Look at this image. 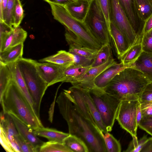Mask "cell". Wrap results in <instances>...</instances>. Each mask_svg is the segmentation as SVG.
<instances>
[{
	"instance_id": "6da1fadb",
	"label": "cell",
	"mask_w": 152,
	"mask_h": 152,
	"mask_svg": "<svg viewBox=\"0 0 152 152\" xmlns=\"http://www.w3.org/2000/svg\"><path fill=\"white\" fill-rule=\"evenodd\" d=\"M56 102L60 113L67 122L69 134L83 141L89 152H107L103 133L81 114L63 91L60 94Z\"/></svg>"
},
{
	"instance_id": "7a4b0ae2",
	"label": "cell",
	"mask_w": 152,
	"mask_h": 152,
	"mask_svg": "<svg viewBox=\"0 0 152 152\" xmlns=\"http://www.w3.org/2000/svg\"><path fill=\"white\" fill-rule=\"evenodd\" d=\"M151 82L140 71L127 67L118 73L103 90L121 101L138 100Z\"/></svg>"
},
{
	"instance_id": "3957f363",
	"label": "cell",
	"mask_w": 152,
	"mask_h": 152,
	"mask_svg": "<svg viewBox=\"0 0 152 152\" xmlns=\"http://www.w3.org/2000/svg\"><path fill=\"white\" fill-rule=\"evenodd\" d=\"M0 102L4 113L14 115L29 128L44 127L12 78Z\"/></svg>"
},
{
	"instance_id": "277c9868",
	"label": "cell",
	"mask_w": 152,
	"mask_h": 152,
	"mask_svg": "<svg viewBox=\"0 0 152 152\" xmlns=\"http://www.w3.org/2000/svg\"><path fill=\"white\" fill-rule=\"evenodd\" d=\"M36 61L22 58L16 62L33 100L35 113L40 119L41 101L48 86L38 73L35 66Z\"/></svg>"
},
{
	"instance_id": "5b68a950",
	"label": "cell",
	"mask_w": 152,
	"mask_h": 152,
	"mask_svg": "<svg viewBox=\"0 0 152 152\" xmlns=\"http://www.w3.org/2000/svg\"><path fill=\"white\" fill-rule=\"evenodd\" d=\"M49 4L54 18L72 32L82 44L92 49L99 50L101 48L102 45L92 34L84 22L74 18L64 6Z\"/></svg>"
},
{
	"instance_id": "8992f818",
	"label": "cell",
	"mask_w": 152,
	"mask_h": 152,
	"mask_svg": "<svg viewBox=\"0 0 152 152\" xmlns=\"http://www.w3.org/2000/svg\"><path fill=\"white\" fill-rule=\"evenodd\" d=\"M89 91L107 132H111L121 101L96 88Z\"/></svg>"
},
{
	"instance_id": "52a82bcc",
	"label": "cell",
	"mask_w": 152,
	"mask_h": 152,
	"mask_svg": "<svg viewBox=\"0 0 152 152\" xmlns=\"http://www.w3.org/2000/svg\"><path fill=\"white\" fill-rule=\"evenodd\" d=\"M84 22L102 46L110 43V30L103 13L96 0H92Z\"/></svg>"
},
{
	"instance_id": "ba28073f",
	"label": "cell",
	"mask_w": 152,
	"mask_h": 152,
	"mask_svg": "<svg viewBox=\"0 0 152 152\" xmlns=\"http://www.w3.org/2000/svg\"><path fill=\"white\" fill-rule=\"evenodd\" d=\"M139 103L138 100L121 101L116 115V119L121 126L132 137L137 135V110Z\"/></svg>"
},
{
	"instance_id": "9c48e42d",
	"label": "cell",
	"mask_w": 152,
	"mask_h": 152,
	"mask_svg": "<svg viewBox=\"0 0 152 152\" xmlns=\"http://www.w3.org/2000/svg\"><path fill=\"white\" fill-rule=\"evenodd\" d=\"M110 22L114 23L127 40L130 48L136 44V36L128 17L118 0H110Z\"/></svg>"
},
{
	"instance_id": "30bf717a",
	"label": "cell",
	"mask_w": 152,
	"mask_h": 152,
	"mask_svg": "<svg viewBox=\"0 0 152 152\" xmlns=\"http://www.w3.org/2000/svg\"><path fill=\"white\" fill-rule=\"evenodd\" d=\"M117 63L112 56L104 64L91 67L82 76L70 80L67 83H70L73 86L91 90L96 88L94 81L96 77L106 69Z\"/></svg>"
},
{
	"instance_id": "8fae6325",
	"label": "cell",
	"mask_w": 152,
	"mask_h": 152,
	"mask_svg": "<svg viewBox=\"0 0 152 152\" xmlns=\"http://www.w3.org/2000/svg\"><path fill=\"white\" fill-rule=\"evenodd\" d=\"M35 65L39 75L48 87L60 82L64 70L67 66L49 62L39 63L36 61Z\"/></svg>"
},
{
	"instance_id": "7c38bea8",
	"label": "cell",
	"mask_w": 152,
	"mask_h": 152,
	"mask_svg": "<svg viewBox=\"0 0 152 152\" xmlns=\"http://www.w3.org/2000/svg\"><path fill=\"white\" fill-rule=\"evenodd\" d=\"M125 12L132 28L136 36V43H141L143 35L144 23L139 18L137 13L134 0H118Z\"/></svg>"
},
{
	"instance_id": "4fadbf2b",
	"label": "cell",
	"mask_w": 152,
	"mask_h": 152,
	"mask_svg": "<svg viewBox=\"0 0 152 152\" xmlns=\"http://www.w3.org/2000/svg\"><path fill=\"white\" fill-rule=\"evenodd\" d=\"M63 91L81 114L94 124L97 126L82 94L80 88L72 86L68 90H64Z\"/></svg>"
},
{
	"instance_id": "5bb4252c",
	"label": "cell",
	"mask_w": 152,
	"mask_h": 152,
	"mask_svg": "<svg viewBox=\"0 0 152 152\" xmlns=\"http://www.w3.org/2000/svg\"><path fill=\"white\" fill-rule=\"evenodd\" d=\"M65 36L69 46V52L88 58L93 61L98 50L91 49L84 46L74 34L66 27Z\"/></svg>"
},
{
	"instance_id": "9a60e30c",
	"label": "cell",
	"mask_w": 152,
	"mask_h": 152,
	"mask_svg": "<svg viewBox=\"0 0 152 152\" xmlns=\"http://www.w3.org/2000/svg\"><path fill=\"white\" fill-rule=\"evenodd\" d=\"M11 116L19 134L28 142L39 152L44 142L39 139L34 133V130L29 128L14 115Z\"/></svg>"
},
{
	"instance_id": "2e32d148",
	"label": "cell",
	"mask_w": 152,
	"mask_h": 152,
	"mask_svg": "<svg viewBox=\"0 0 152 152\" xmlns=\"http://www.w3.org/2000/svg\"><path fill=\"white\" fill-rule=\"evenodd\" d=\"M127 67H129L128 65L121 62L117 63L107 68L94 80V83L95 87L103 90L118 73Z\"/></svg>"
},
{
	"instance_id": "e0dca14e",
	"label": "cell",
	"mask_w": 152,
	"mask_h": 152,
	"mask_svg": "<svg viewBox=\"0 0 152 152\" xmlns=\"http://www.w3.org/2000/svg\"><path fill=\"white\" fill-rule=\"evenodd\" d=\"M92 0H76L64 6L74 18L84 22Z\"/></svg>"
},
{
	"instance_id": "ac0fdd59",
	"label": "cell",
	"mask_w": 152,
	"mask_h": 152,
	"mask_svg": "<svg viewBox=\"0 0 152 152\" xmlns=\"http://www.w3.org/2000/svg\"><path fill=\"white\" fill-rule=\"evenodd\" d=\"M7 65L10 71L12 78L18 86L31 108L35 114L34 109L33 100L16 62L10 63Z\"/></svg>"
},
{
	"instance_id": "d6986e66",
	"label": "cell",
	"mask_w": 152,
	"mask_h": 152,
	"mask_svg": "<svg viewBox=\"0 0 152 152\" xmlns=\"http://www.w3.org/2000/svg\"><path fill=\"white\" fill-rule=\"evenodd\" d=\"M110 29L111 38L113 40L119 59L130 48V46L124 35L116 26L111 22Z\"/></svg>"
},
{
	"instance_id": "ffe728a7",
	"label": "cell",
	"mask_w": 152,
	"mask_h": 152,
	"mask_svg": "<svg viewBox=\"0 0 152 152\" xmlns=\"http://www.w3.org/2000/svg\"><path fill=\"white\" fill-rule=\"evenodd\" d=\"M129 67L135 68L141 72L148 80L152 82V54L144 51Z\"/></svg>"
},
{
	"instance_id": "44dd1931",
	"label": "cell",
	"mask_w": 152,
	"mask_h": 152,
	"mask_svg": "<svg viewBox=\"0 0 152 152\" xmlns=\"http://www.w3.org/2000/svg\"><path fill=\"white\" fill-rule=\"evenodd\" d=\"M80 88L82 94L87 103L90 112L97 126L103 133L108 132L103 123L99 113L90 96L89 91Z\"/></svg>"
},
{
	"instance_id": "7402d4cb",
	"label": "cell",
	"mask_w": 152,
	"mask_h": 152,
	"mask_svg": "<svg viewBox=\"0 0 152 152\" xmlns=\"http://www.w3.org/2000/svg\"><path fill=\"white\" fill-rule=\"evenodd\" d=\"M23 48L22 43L0 52V61L6 64L16 62L23 58Z\"/></svg>"
},
{
	"instance_id": "603a6c76",
	"label": "cell",
	"mask_w": 152,
	"mask_h": 152,
	"mask_svg": "<svg viewBox=\"0 0 152 152\" xmlns=\"http://www.w3.org/2000/svg\"><path fill=\"white\" fill-rule=\"evenodd\" d=\"M37 136L48 139L49 141H53L63 143L64 140L69 134L58 131L55 129L44 127L34 130Z\"/></svg>"
},
{
	"instance_id": "cb8c5ba5",
	"label": "cell",
	"mask_w": 152,
	"mask_h": 152,
	"mask_svg": "<svg viewBox=\"0 0 152 152\" xmlns=\"http://www.w3.org/2000/svg\"><path fill=\"white\" fill-rule=\"evenodd\" d=\"M39 61L51 62L64 66L72 64L74 62L72 54L64 50L59 51L56 54L40 59Z\"/></svg>"
},
{
	"instance_id": "d4e9b609",
	"label": "cell",
	"mask_w": 152,
	"mask_h": 152,
	"mask_svg": "<svg viewBox=\"0 0 152 152\" xmlns=\"http://www.w3.org/2000/svg\"><path fill=\"white\" fill-rule=\"evenodd\" d=\"M88 66H75L72 64L66 67L60 78V82H67L69 80L78 78L85 74L91 68Z\"/></svg>"
},
{
	"instance_id": "484cf974",
	"label": "cell",
	"mask_w": 152,
	"mask_h": 152,
	"mask_svg": "<svg viewBox=\"0 0 152 152\" xmlns=\"http://www.w3.org/2000/svg\"><path fill=\"white\" fill-rule=\"evenodd\" d=\"M137 15L143 22L152 14V0H134Z\"/></svg>"
},
{
	"instance_id": "4316f807",
	"label": "cell",
	"mask_w": 152,
	"mask_h": 152,
	"mask_svg": "<svg viewBox=\"0 0 152 152\" xmlns=\"http://www.w3.org/2000/svg\"><path fill=\"white\" fill-rule=\"evenodd\" d=\"M63 143L72 152H89L84 141L75 135L69 134L64 139Z\"/></svg>"
},
{
	"instance_id": "83f0119b",
	"label": "cell",
	"mask_w": 152,
	"mask_h": 152,
	"mask_svg": "<svg viewBox=\"0 0 152 152\" xmlns=\"http://www.w3.org/2000/svg\"><path fill=\"white\" fill-rule=\"evenodd\" d=\"M141 43L135 44L131 47L119 59L124 64L130 65L134 62L142 52Z\"/></svg>"
},
{
	"instance_id": "f1b7e54d",
	"label": "cell",
	"mask_w": 152,
	"mask_h": 152,
	"mask_svg": "<svg viewBox=\"0 0 152 152\" xmlns=\"http://www.w3.org/2000/svg\"><path fill=\"white\" fill-rule=\"evenodd\" d=\"M113 56L110 43L103 45L98 51L91 65V67L100 66L106 62Z\"/></svg>"
},
{
	"instance_id": "f546056e",
	"label": "cell",
	"mask_w": 152,
	"mask_h": 152,
	"mask_svg": "<svg viewBox=\"0 0 152 152\" xmlns=\"http://www.w3.org/2000/svg\"><path fill=\"white\" fill-rule=\"evenodd\" d=\"M12 79L11 72L7 65L0 61V99Z\"/></svg>"
},
{
	"instance_id": "4dcf8cb0",
	"label": "cell",
	"mask_w": 152,
	"mask_h": 152,
	"mask_svg": "<svg viewBox=\"0 0 152 152\" xmlns=\"http://www.w3.org/2000/svg\"><path fill=\"white\" fill-rule=\"evenodd\" d=\"M39 152H72L63 143L55 141L44 142L40 147Z\"/></svg>"
},
{
	"instance_id": "1f68e13d",
	"label": "cell",
	"mask_w": 152,
	"mask_h": 152,
	"mask_svg": "<svg viewBox=\"0 0 152 152\" xmlns=\"http://www.w3.org/2000/svg\"><path fill=\"white\" fill-rule=\"evenodd\" d=\"M107 152H120L121 148L120 142L112 134L107 132L103 133Z\"/></svg>"
},
{
	"instance_id": "d6a6232c",
	"label": "cell",
	"mask_w": 152,
	"mask_h": 152,
	"mask_svg": "<svg viewBox=\"0 0 152 152\" xmlns=\"http://www.w3.org/2000/svg\"><path fill=\"white\" fill-rule=\"evenodd\" d=\"M24 16V10L20 0H15L13 13V28L19 26Z\"/></svg>"
},
{
	"instance_id": "836d02e7",
	"label": "cell",
	"mask_w": 152,
	"mask_h": 152,
	"mask_svg": "<svg viewBox=\"0 0 152 152\" xmlns=\"http://www.w3.org/2000/svg\"><path fill=\"white\" fill-rule=\"evenodd\" d=\"M133 139L129 144L127 149L124 152H140L144 143L147 140L146 135H144L139 140L136 136H133Z\"/></svg>"
},
{
	"instance_id": "e575fe53",
	"label": "cell",
	"mask_w": 152,
	"mask_h": 152,
	"mask_svg": "<svg viewBox=\"0 0 152 152\" xmlns=\"http://www.w3.org/2000/svg\"><path fill=\"white\" fill-rule=\"evenodd\" d=\"M27 32L20 26L14 28L13 37L10 47L23 43L27 37Z\"/></svg>"
},
{
	"instance_id": "d590c367",
	"label": "cell",
	"mask_w": 152,
	"mask_h": 152,
	"mask_svg": "<svg viewBox=\"0 0 152 152\" xmlns=\"http://www.w3.org/2000/svg\"><path fill=\"white\" fill-rule=\"evenodd\" d=\"M141 44L143 51L152 54V29L144 34Z\"/></svg>"
},
{
	"instance_id": "8d00e7d4",
	"label": "cell",
	"mask_w": 152,
	"mask_h": 152,
	"mask_svg": "<svg viewBox=\"0 0 152 152\" xmlns=\"http://www.w3.org/2000/svg\"><path fill=\"white\" fill-rule=\"evenodd\" d=\"M102 11L110 30V16L111 10L110 0H96Z\"/></svg>"
},
{
	"instance_id": "74e56055",
	"label": "cell",
	"mask_w": 152,
	"mask_h": 152,
	"mask_svg": "<svg viewBox=\"0 0 152 152\" xmlns=\"http://www.w3.org/2000/svg\"><path fill=\"white\" fill-rule=\"evenodd\" d=\"M22 152H37L35 149L19 134L14 137Z\"/></svg>"
},
{
	"instance_id": "f35d334b",
	"label": "cell",
	"mask_w": 152,
	"mask_h": 152,
	"mask_svg": "<svg viewBox=\"0 0 152 152\" xmlns=\"http://www.w3.org/2000/svg\"><path fill=\"white\" fill-rule=\"evenodd\" d=\"M15 0H8L4 22L13 28V10Z\"/></svg>"
},
{
	"instance_id": "ab89813d",
	"label": "cell",
	"mask_w": 152,
	"mask_h": 152,
	"mask_svg": "<svg viewBox=\"0 0 152 152\" xmlns=\"http://www.w3.org/2000/svg\"><path fill=\"white\" fill-rule=\"evenodd\" d=\"M13 37V31L11 33L0 37V52H3L10 47Z\"/></svg>"
},
{
	"instance_id": "60d3db41",
	"label": "cell",
	"mask_w": 152,
	"mask_h": 152,
	"mask_svg": "<svg viewBox=\"0 0 152 152\" xmlns=\"http://www.w3.org/2000/svg\"><path fill=\"white\" fill-rule=\"evenodd\" d=\"M138 100L140 103L152 102V82L149 83L146 86Z\"/></svg>"
},
{
	"instance_id": "b9f144b4",
	"label": "cell",
	"mask_w": 152,
	"mask_h": 152,
	"mask_svg": "<svg viewBox=\"0 0 152 152\" xmlns=\"http://www.w3.org/2000/svg\"><path fill=\"white\" fill-rule=\"evenodd\" d=\"M74 57L73 65L75 66H86L91 65L93 60L84 56L72 54Z\"/></svg>"
},
{
	"instance_id": "7bdbcfd3",
	"label": "cell",
	"mask_w": 152,
	"mask_h": 152,
	"mask_svg": "<svg viewBox=\"0 0 152 152\" xmlns=\"http://www.w3.org/2000/svg\"><path fill=\"white\" fill-rule=\"evenodd\" d=\"M142 119L147 118L152 116V102L140 103Z\"/></svg>"
},
{
	"instance_id": "ee69618b",
	"label": "cell",
	"mask_w": 152,
	"mask_h": 152,
	"mask_svg": "<svg viewBox=\"0 0 152 152\" xmlns=\"http://www.w3.org/2000/svg\"><path fill=\"white\" fill-rule=\"evenodd\" d=\"M0 144L6 152H15L10 141L1 127H0Z\"/></svg>"
},
{
	"instance_id": "f6af8a7d",
	"label": "cell",
	"mask_w": 152,
	"mask_h": 152,
	"mask_svg": "<svg viewBox=\"0 0 152 152\" xmlns=\"http://www.w3.org/2000/svg\"><path fill=\"white\" fill-rule=\"evenodd\" d=\"M138 126L152 136V116L142 119Z\"/></svg>"
},
{
	"instance_id": "bcb514c9",
	"label": "cell",
	"mask_w": 152,
	"mask_h": 152,
	"mask_svg": "<svg viewBox=\"0 0 152 152\" xmlns=\"http://www.w3.org/2000/svg\"><path fill=\"white\" fill-rule=\"evenodd\" d=\"M13 29L4 22L0 21V37L11 33Z\"/></svg>"
},
{
	"instance_id": "7dc6e473",
	"label": "cell",
	"mask_w": 152,
	"mask_h": 152,
	"mask_svg": "<svg viewBox=\"0 0 152 152\" xmlns=\"http://www.w3.org/2000/svg\"><path fill=\"white\" fill-rule=\"evenodd\" d=\"M8 1L0 0V21H4Z\"/></svg>"
},
{
	"instance_id": "c3c4849f",
	"label": "cell",
	"mask_w": 152,
	"mask_h": 152,
	"mask_svg": "<svg viewBox=\"0 0 152 152\" xmlns=\"http://www.w3.org/2000/svg\"><path fill=\"white\" fill-rule=\"evenodd\" d=\"M152 152V137L148 139L140 152Z\"/></svg>"
},
{
	"instance_id": "681fc988",
	"label": "cell",
	"mask_w": 152,
	"mask_h": 152,
	"mask_svg": "<svg viewBox=\"0 0 152 152\" xmlns=\"http://www.w3.org/2000/svg\"><path fill=\"white\" fill-rule=\"evenodd\" d=\"M49 3H52L63 6L72 2L76 0H43Z\"/></svg>"
},
{
	"instance_id": "f907efd6",
	"label": "cell",
	"mask_w": 152,
	"mask_h": 152,
	"mask_svg": "<svg viewBox=\"0 0 152 152\" xmlns=\"http://www.w3.org/2000/svg\"><path fill=\"white\" fill-rule=\"evenodd\" d=\"M152 29V14L145 21L143 27L144 34ZM144 35V34H143Z\"/></svg>"
},
{
	"instance_id": "816d5d0a",
	"label": "cell",
	"mask_w": 152,
	"mask_h": 152,
	"mask_svg": "<svg viewBox=\"0 0 152 152\" xmlns=\"http://www.w3.org/2000/svg\"><path fill=\"white\" fill-rule=\"evenodd\" d=\"M142 119V115L140 107V103L137 107L136 114V121L138 126Z\"/></svg>"
}]
</instances>
